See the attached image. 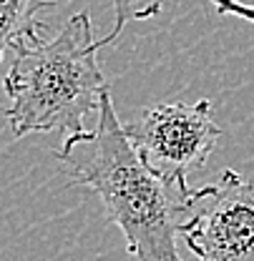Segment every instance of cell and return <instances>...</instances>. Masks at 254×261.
<instances>
[{"mask_svg":"<svg viewBox=\"0 0 254 261\" xmlns=\"http://www.w3.org/2000/svg\"><path fill=\"white\" fill-rule=\"evenodd\" d=\"M222 15H237V18H244L254 23V5H247L242 0H209Z\"/></svg>","mask_w":254,"mask_h":261,"instance_id":"7","label":"cell"},{"mask_svg":"<svg viewBox=\"0 0 254 261\" xmlns=\"http://www.w3.org/2000/svg\"><path fill=\"white\" fill-rule=\"evenodd\" d=\"M56 159L71 181L101 198L133 259L181 261L176 239L189 194L169 186L136 153L108 91L101 98L98 126L68 136Z\"/></svg>","mask_w":254,"mask_h":261,"instance_id":"1","label":"cell"},{"mask_svg":"<svg viewBox=\"0 0 254 261\" xmlns=\"http://www.w3.org/2000/svg\"><path fill=\"white\" fill-rule=\"evenodd\" d=\"M179 236L199 261H254V181L222 171L191 191Z\"/></svg>","mask_w":254,"mask_h":261,"instance_id":"4","label":"cell"},{"mask_svg":"<svg viewBox=\"0 0 254 261\" xmlns=\"http://www.w3.org/2000/svg\"><path fill=\"white\" fill-rule=\"evenodd\" d=\"M111 3H113V15H116V20H113L111 33H108L103 40H96V48H98V50H101L103 45L116 43V38L124 33V28H126L131 20L156 18L166 0H111Z\"/></svg>","mask_w":254,"mask_h":261,"instance_id":"6","label":"cell"},{"mask_svg":"<svg viewBox=\"0 0 254 261\" xmlns=\"http://www.w3.org/2000/svg\"><path fill=\"white\" fill-rule=\"evenodd\" d=\"M136 153L169 186L191 194L187 186L191 171H199L212 156L224 130L212 118V100L159 103L141 118L121 123Z\"/></svg>","mask_w":254,"mask_h":261,"instance_id":"3","label":"cell"},{"mask_svg":"<svg viewBox=\"0 0 254 261\" xmlns=\"http://www.w3.org/2000/svg\"><path fill=\"white\" fill-rule=\"evenodd\" d=\"M96 53L94 25L86 10L71 15L53 40L15 50L3 81V91L10 98L5 118L15 138L48 130L68 136L86 130V121L101 111V98L108 91Z\"/></svg>","mask_w":254,"mask_h":261,"instance_id":"2","label":"cell"},{"mask_svg":"<svg viewBox=\"0 0 254 261\" xmlns=\"http://www.w3.org/2000/svg\"><path fill=\"white\" fill-rule=\"evenodd\" d=\"M56 8V0H0V58L40 40V15Z\"/></svg>","mask_w":254,"mask_h":261,"instance_id":"5","label":"cell"}]
</instances>
